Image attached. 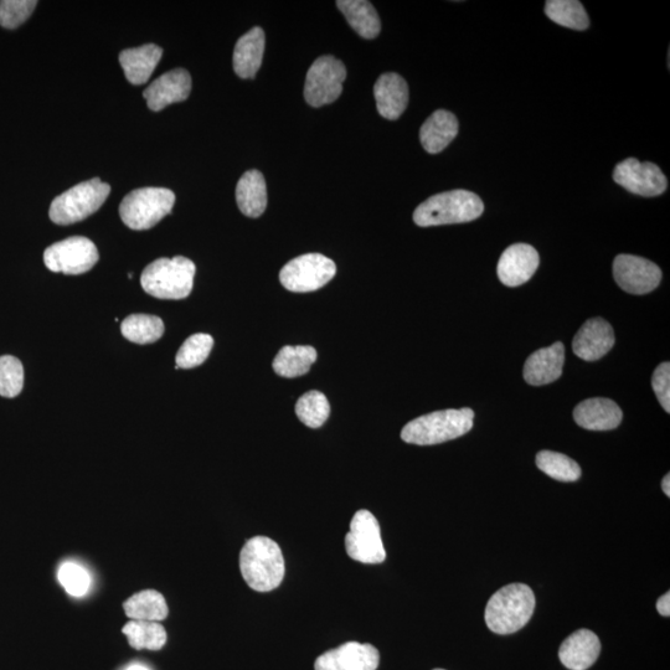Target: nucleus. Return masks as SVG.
<instances>
[{
    "label": "nucleus",
    "mask_w": 670,
    "mask_h": 670,
    "mask_svg": "<svg viewBox=\"0 0 670 670\" xmlns=\"http://www.w3.org/2000/svg\"><path fill=\"white\" fill-rule=\"evenodd\" d=\"M195 272L197 267L187 257L159 259L144 268L141 285L159 300H184L193 290Z\"/></svg>",
    "instance_id": "39448f33"
},
{
    "label": "nucleus",
    "mask_w": 670,
    "mask_h": 670,
    "mask_svg": "<svg viewBox=\"0 0 670 670\" xmlns=\"http://www.w3.org/2000/svg\"><path fill=\"white\" fill-rule=\"evenodd\" d=\"M337 7L350 27L364 39H375L380 34L381 22L374 5L367 0H338Z\"/></svg>",
    "instance_id": "a878e982"
},
{
    "label": "nucleus",
    "mask_w": 670,
    "mask_h": 670,
    "mask_svg": "<svg viewBox=\"0 0 670 670\" xmlns=\"http://www.w3.org/2000/svg\"><path fill=\"white\" fill-rule=\"evenodd\" d=\"M458 120L453 113L438 110L427 118L420 130V141L425 151L437 154L457 137Z\"/></svg>",
    "instance_id": "5701e85b"
},
{
    "label": "nucleus",
    "mask_w": 670,
    "mask_h": 670,
    "mask_svg": "<svg viewBox=\"0 0 670 670\" xmlns=\"http://www.w3.org/2000/svg\"><path fill=\"white\" fill-rule=\"evenodd\" d=\"M657 610L664 617L670 616V594H664L661 599L657 601Z\"/></svg>",
    "instance_id": "58836bf2"
},
{
    "label": "nucleus",
    "mask_w": 670,
    "mask_h": 670,
    "mask_svg": "<svg viewBox=\"0 0 670 670\" xmlns=\"http://www.w3.org/2000/svg\"><path fill=\"white\" fill-rule=\"evenodd\" d=\"M473 420L474 412L468 407L436 411L409 422L402 429L401 438L411 445H438L468 434L472 430Z\"/></svg>",
    "instance_id": "7ed1b4c3"
},
{
    "label": "nucleus",
    "mask_w": 670,
    "mask_h": 670,
    "mask_svg": "<svg viewBox=\"0 0 670 670\" xmlns=\"http://www.w3.org/2000/svg\"><path fill=\"white\" fill-rule=\"evenodd\" d=\"M378 649L368 643L348 642L323 653L314 663L316 670H376L379 667Z\"/></svg>",
    "instance_id": "4468645a"
},
{
    "label": "nucleus",
    "mask_w": 670,
    "mask_h": 670,
    "mask_svg": "<svg viewBox=\"0 0 670 670\" xmlns=\"http://www.w3.org/2000/svg\"><path fill=\"white\" fill-rule=\"evenodd\" d=\"M335 273L334 261L321 254H307L288 262L280 272V281L291 292H314L332 281Z\"/></svg>",
    "instance_id": "6e6552de"
},
{
    "label": "nucleus",
    "mask_w": 670,
    "mask_h": 670,
    "mask_svg": "<svg viewBox=\"0 0 670 670\" xmlns=\"http://www.w3.org/2000/svg\"><path fill=\"white\" fill-rule=\"evenodd\" d=\"M564 364V344L554 343L530 355L524 365V379L533 386L554 383L563 374Z\"/></svg>",
    "instance_id": "a211bd4d"
},
{
    "label": "nucleus",
    "mask_w": 670,
    "mask_h": 670,
    "mask_svg": "<svg viewBox=\"0 0 670 670\" xmlns=\"http://www.w3.org/2000/svg\"><path fill=\"white\" fill-rule=\"evenodd\" d=\"M38 5L35 0H2L0 2V25L5 29H17L27 22Z\"/></svg>",
    "instance_id": "e433bc0d"
},
{
    "label": "nucleus",
    "mask_w": 670,
    "mask_h": 670,
    "mask_svg": "<svg viewBox=\"0 0 670 670\" xmlns=\"http://www.w3.org/2000/svg\"><path fill=\"white\" fill-rule=\"evenodd\" d=\"M123 337L136 344L156 343L164 334L161 318L149 314H132L121 324Z\"/></svg>",
    "instance_id": "c756f323"
},
{
    "label": "nucleus",
    "mask_w": 670,
    "mask_h": 670,
    "mask_svg": "<svg viewBox=\"0 0 670 670\" xmlns=\"http://www.w3.org/2000/svg\"><path fill=\"white\" fill-rule=\"evenodd\" d=\"M58 579L67 594L75 597L86 595L91 586L89 572L76 563H65L61 565L58 572Z\"/></svg>",
    "instance_id": "c9c22d12"
},
{
    "label": "nucleus",
    "mask_w": 670,
    "mask_h": 670,
    "mask_svg": "<svg viewBox=\"0 0 670 670\" xmlns=\"http://www.w3.org/2000/svg\"><path fill=\"white\" fill-rule=\"evenodd\" d=\"M536 466L546 476L560 482H576L581 477V468L563 453L541 451L536 455Z\"/></svg>",
    "instance_id": "2f4dec72"
},
{
    "label": "nucleus",
    "mask_w": 670,
    "mask_h": 670,
    "mask_svg": "<svg viewBox=\"0 0 670 670\" xmlns=\"http://www.w3.org/2000/svg\"><path fill=\"white\" fill-rule=\"evenodd\" d=\"M545 13L561 27L574 30H586L590 27L589 15L579 0H548Z\"/></svg>",
    "instance_id": "7c9ffc66"
},
{
    "label": "nucleus",
    "mask_w": 670,
    "mask_h": 670,
    "mask_svg": "<svg viewBox=\"0 0 670 670\" xmlns=\"http://www.w3.org/2000/svg\"><path fill=\"white\" fill-rule=\"evenodd\" d=\"M662 489H663V492L666 493V496L670 497V476H669V474H667V476L663 478Z\"/></svg>",
    "instance_id": "ea45409f"
},
{
    "label": "nucleus",
    "mask_w": 670,
    "mask_h": 670,
    "mask_svg": "<svg viewBox=\"0 0 670 670\" xmlns=\"http://www.w3.org/2000/svg\"><path fill=\"white\" fill-rule=\"evenodd\" d=\"M622 410L615 401L596 398L582 401L574 410L576 424L591 431L616 429L622 422Z\"/></svg>",
    "instance_id": "6ab92c4d"
},
{
    "label": "nucleus",
    "mask_w": 670,
    "mask_h": 670,
    "mask_svg": "<svg viewBox=\"0 0 670 670\" xmlns=\"http://www.w3.org/2000/svg\"><path fill=\"white\" fill-rule=\"evenodd\" d=\"M317 350L313 347H287L282 348L273 360V370L283 378H297L307 374L312 364L316 363Z\"/></svg>",
    "instance_id": "cd10ccee"
},
{
    "label": "nucleus",
    "mask_w": 670,
    "mask_h": 670,
    "mask_svg": "<svg viewBox=\"0 0 670 670\" xmlns=\"http://www.w3.org/2000/svg\"><path fill=\"white\" fill-rule=\"evenodd\" d=\"M435 670H445V669H435Z\"/></svg>",
    "instance_id": "79ce46f5"
},
{
    "label": "nucleus",
    "mask_w": 670,
    "mask_h": 670,
    "mask_svg": "<svg viewBox=\"0 0 670 670\" xmlns=\"http://www.w3.org/2000/svg\"><path fill=\"white\" fill-rule=\"evenodd\" d=\"M190 91H192V77L189 72L175 69L153 81L143 92V97L147 100L148 107L158 112L172 103L187 100Z\"/></svg>",
    "instance_id": "f3484780"
},
{
    "label": "nucleus",
    "mask_w": 670,
    "mask_h": 670,
    "mask_svg": "<svg viewBox=\"0 0 670 670\" xmlns=\"http://www.w3.org/2000/svg\"><path fill=\"white\" fill-rule=\"evenodd\" d=\"M345 550L358 563H384L386 551L381 539L380 525L369 510H359L354 514L349 533L345 536Z\"/></svg>",
    "instance_id": "1a4fd4ad"
},
{
    "label": "nucleus",
    "mask_w": 670,
    "mask_h": 670,
    "mask_svg": "<svg viewBox=\"0 0 670 670\" xmlns=\"http://www.w3.org/2000/svg\"><path fill=\"white\" fill-rule=\"evenodd\" d=\"M345 79L347 69L342 61L331 55L321 56L308 70L304 99L312 107L329 105L342 95Z\"/></svg>",
    "instance_id": "9d476101"
},
{
    "label": "nucleus",
    "mask_w": 670,
    "mask_h": 670,
    "mask_svg": "<svg viewBox=\"0 0 670 670\" xmlns=\"http://www.w3.org/2000/svg\"><path fill=\"white\" fill-rule=\"evenodd\" d=\"M484 204L477 194L452 190L436 194L417 206L414 221L421 228L469 223L483 214Z\"/></svg>",
    "instance_id": "20e7f679"
},
{
    "label": "nucleus",
    "mask_w": 670,
    "mask_h": 670,
    "mask_svg": "<svg viewBox=\"0 0 670 670\" xmlns=\"http://www.w3.org/2000/svg\"><path fill=\"white\" fill-rule=\"evenodd\" d=\"M652 388L663 409L670 412V364L662 363L654 370Z\"/></svg>",
    "instance_id": "4c0bfd02"
},
{
    "label": "nucleus",
    "mask_w": 670,
    "mask_h": 670,
    "mask_svg": "<svg viewBox=\"0 0 670 670\" xmlns=\"http://www.w3.org/2000/svg\"><path fill=\"white\" fill-rule=\"evenodd\" d=\"M613 277L623 291L631 295H646L659 286L662 271L643 257L620 255L613 262Z\"/></svg>",
    "instance_id": "ddd939ff"
},
{
    "label": "nucleus",
    "mask_w": 670,
    "mask_h": 670,
    "mask_svg": "<svg viewBox=\"0 0 670 670\" xmlns=\"http://www.w3.org/2000/svg\"><path fill=\"white\" fill-rule=\"evenodd\" d=\"M174 203L175 194L166 188L133 190L122 200L121 219L132 230L152 229L170 214Z\"/></svg>",
    "instance_id": "0eeeda50"
},
{
    "label": "nucleus",
    "mask_w": 670,
    "mask_h": 670,
    "mask_svg": "<svg viewBox=\"0 0 670 670\" xmlns=\"http://www.w3.org/2000/svg\"><path fill=\"white\" fill-rule=\"evenodd\" d=\"M110 192V185L99 178L77 184L51 203L50 219L58 225L80 223L101 208Z\"/></svg>",
    "instance_id": "423d86ee"
},
{
    "label": "nucleus",
    "mask_w": 670,
    "mask_h": 670,
    "mask_svg": "<svg viewBox=\"0 0 670 670\" xmlns=\"http://www.w3.org/2000/svg\"><path fill=\"white\" fill-rule=\"evenodd\" d=\"M163 50L154 44H147L141 48L127 49L120 54V64L127 80L132 85H143L152 76L153 71L161 61Z\"/></svg>",
    "instance_id": "b1692460"
},
{
    "label": "nucleus",
    "mask_w": 670,
    "mask_h": 670,
    "mask_svg": "<svg viewBox=\"0 0 670 670\" xmlns=\"http://www.w3.org/2000/svg\"><path fill=\"white\" fill-rule=\"evenodd\" d=\"M240 570L252 590L270 592L277 589L286 571L280 546L266 536H255L241 550Z\"/></svg>",
    "instance_id": "f257e3e1"
},
{
    "label": "nucleus",
    "mask_w": 670,
    "mask_h": 670,
    "mask_svg": "<svg viewBox=\"0 0 670 670\" xmlns=\"http://www.w3.org/2000/svg\"><path fill=\"white\" fill-rule=\"evenodd\" d=\"M126 670H149V669L147 667L138 666V664H136V666L128 667Z\"/></svg>",
    "instance_id": "a19ab883"
},
{
    "label": "nucleus",
    "mask_w": 670,
    "mask_h": 670,
    "mask_svg": "<svg viewBox=\"0 0 670 670\" xmlns=\"http://www.w3.org/2000/svg\"><path fill=\"white\" fill-rule=\"evenodd\" d=\"M123 635L134 649L159 651L167 643V632L159 622L131 621L123 627Z\"/></svg>",
    "instance_id": "c85d7f7f"
},
{
    "label": "nucleus",
    "mask_w": 670,
    "mask_h": 670,
    "mask_svg": "<svg viewBox=\"0 0 670 670\" xmlns=\"http://www.w3.org/2000/svg\"><path fill=\"white\" fill-rule=\"evenodd\" d=\"M615 340V332L610 323L602 318H592L575 335L572 350L580 359L596 362L610 352Z\"/></svg>",
    "instance_id": "dca6fc26"
},
{
    "label": "nucleus",
    "mask_w": 670,
    "mask_h": 670,
    "mask_svg": "<svg viewBox=\"0 0 670 670\" xmlns=\"http://www.w3.org/2000/svg\"><path fill=\"white\" fill-rule=\"evenodd\" d=\"M236 201L241 213L249 218H260L267 208V187L259 170H249L237 183Z\"/></svg>",
    "instance_id": "393cba45"
},
{
    "label": "nucleus",
    "mask_w": 670,
    "mask_h": 670,
    "mask_svg": "<svg viewBox=\"0 0 670 670\" xmlns=\"http://www.w3.org/2000/svg\"><path fill=\"white\" fill-rule=\"evenodd\" d=\"M24 369L20 360L10 355L0 358V396L15 398L22 393Z\"/></svg>",
    "instance_id": "f704fd0d"
},
{
    "label": "nucleus",
    "mask_w": 670,
    "mask_h": 670,
    "mask_svg": "<svg viewBox=\"0 0 670 670\" xmlns=\"http://www.w3.org/2000/svg\"><path fill=\"white\" fill-rule=\"evenodd\" d=\"M613 180L628 192L641 197H659L668 188V180L661 168L651 162L641 163L628 158L613 170Z\"/></svg>",
    "instance_id": "f8f14e48"
},
{
    "label": "nucleus",
    "mask_w": 670,
    "mask_h": 670,
    "mask_svg": "<svg viewBox=\"0 0 670 670\" xmlns=\"http://www.w3.org/2000/svg\"><path fill=\"white\" fill-rule=\"evenodd\" d=\"M374 96L380 115L386 120H398L409 103V86L400 75L389 72L376 81Z\"/></svg>",
    "instance_id": "aec40b11"
},
{
    "label": "nucleus",
    "mask_w": 670,
    "mask_h": 670,
    "mask_svg": "<svg viewBox=\"0 0 670 670\" xmlns=\"http://www.w3.org/2000/svg\"><path fill=\"white\" fill-rule=\"evenodd\" d=\"M99 261V251L84 236H74L51 245L44 252L45 266L50 271L65 275L89 272Z\"/></svg>",
    "instance_id": "9b49d317"
},
{
    "label": "nucleus",
    "mask_w": 670,
    "mask_h": 670,
    "mask_svg": "<svg viewBox=\"0 0 670 670\" xmlns=\"http://www.w3.org/2000/svg\"><path fill=\"white\" fill-rule=\"evenodd\" d=\"M214 347V339L209 334L198 333L185 340L175 358V369H193L203 364L208 359L211 349Z\"/></svg>",
    "instance_id": "72a5a7b5"
},
{
    "label": "nucleus",
    "mask_w": 670,
    "mask_h": 670,
    "mask_svg": "<svg viewBox=\"0 0 670 670\" xmlns=\"http://www.w3.org/2000/svg\"><path fill=\"white\" fill-rule=\"evenodd\" d=\"M265 53V32L251 29L237 41L234 50V70L241 79H254L260 70Z\"/></svg>",
    "instance_id": "4be33fe9"
},
{
    "label": "nucleus",
    "mask_w": 670,
    "mask_h": 670,
    "mask_svg": "<svg viewBox=\"0 0 670 670\" xmlns=\"http://www.w3.org/2000/svg\"><path fill=\"white\" fill-rule=\"evenodd\" d=\"M539 254L533 246L514 244L505 250L499 259V280L507 287H518L527 283L539 267Z\"/></svg>",
    "instance_id": "2eb2a0df"
},
{
    "label": "nucleus",
    "mask_w": 670,
    "mask_h": 670,
    "mask_svg": "<svg viewBox=\"0 0 670 670\" xmlns=\"http://www.w3.org/2000/svg\"><path fill=\"white\" fill-rule=\"evenodd\" d=\"M601 653V642L594 632L579 630L561 644V663L570 670H586L597 661Z\"/></svg>",
    "instance_id": "412c9836"
},
{
    "label": "nucleus",
    "mask_w": 670,
    "mask_h": 670,
    "mask_svg": "<svg viewBox=\"0 0 670 670\" xmlns=\"http://www.w3.org/2000/svg\"><path fill=\"white\" fill-rule=\"evenodd\" d=\"M296 414L302 424L311 429H318L326 424L331 414V406H329L326 395L319 391H309L297 401Z\"/></svg>",
    "instance_id": "473e14b6"
},
{
    "label": "nucleus",
    "mask_w": 670,
    "mask_h": 670,
    "mask_svg": "<svg viewBox=\"0 0 670 670\" xmlns=\"http://www.w3.org/2000/svg\"><path fill=\"white\" fill-rule=\"evenodd\" d=\"M123 608L132 621L161 622L169 612L163 595L154 590L138 592L123 603Z\"/></svg>",
    "instance_id": "bb28decb"
},
{
    "label": "nucleus",
    "mask_w": 670,
    "mask_h": 670,
    "mask_svg": "<svg viewBox=\"0 0 670 670\" xmlns=\"http://www.w3.org/2000/svg\"><path fill=\"white\" fill-rule=\"evenodd\" d=\"M535 610V595L528 585L510 584L502 587L488 601L486 623L497 635H512L522 630Z\"/></svg>",
    "instance_id": "f03ea898"
}]
</instances>
